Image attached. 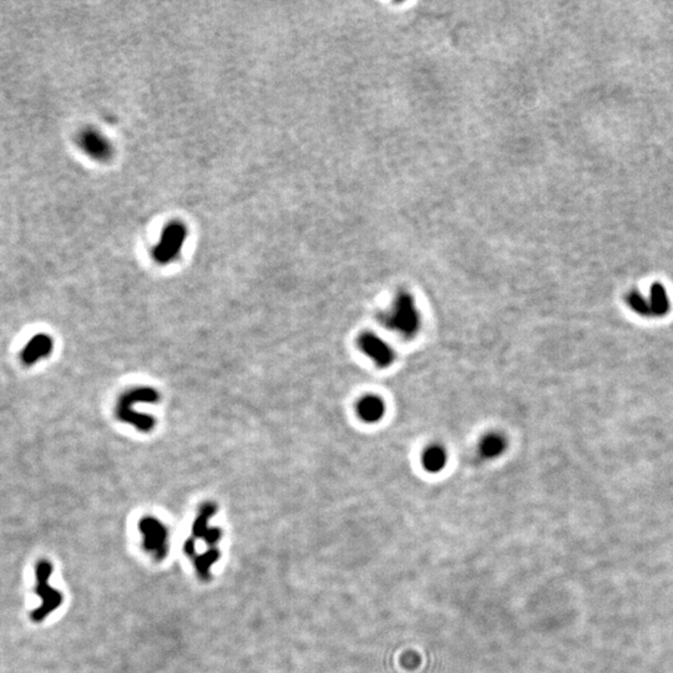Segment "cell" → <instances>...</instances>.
Returning a JSON list of instances; mask_svg holds the SVG:
<instances>
[{"label":"cell","instance_id":"6da1fadb","mask_svg":"<svg viewBox=\"0 0 673 673\" xmlns=\"http://www.w3.org/2000/svg\"><path fill=\"white\" fill-rule=\"evenodd\" d=\"M380 319L390 331L396 332L404 338H413L419 332V311L413 297L407 292L396 295L392 308Z\"/></svg>","mask_w":673,"mask_h":673},{"label":"cell","instance_id":"ba28073f","mask_svg":"<svg viewBox=\"0 0 673 673\" xmlns=\"http://www.w3.org/2000/svg\"><path fill=\"white\" fill-rule=\"evenodd\" d=\"M448 463V453L445 448L439 444H433L431 447L426 449V451L421 455V464L426 472H440L444 467H447Z\"/></svg>","mask_w":673,"mask_h":673},{"label":"cell","instance_id":"52a82bcc","mask_svg":"<svg viewBox=\"0 0 673 673\" xmlns=\"http://www.w3.org/2000/svg\"><path fill=\"white\" fill-rule=\"evenodd\" d=\"M357 413L360 419L369 424L378 423L385 414V403L380 396H366L357 404Z\"/></svg>","mask_w":673,"mask_h":673},{"label":"cell","instance_id":"277c9868","mask_svg":"<svg viewBox=\"0 0 673 673\" xmlns=\"http://www.w3.org/2000/svg\"><path fill=\"white\" fill-rule=\"evenodd\" d=\"M140 530L144 535V545L156 557H164L167 550V532L165 526L154 518H144L140 523Z\"/></svg>","mask_w":673,"mask_h":673},{"label":"cell","instance_id":"7a4b0ae2","mask_svg":"<svg viewBox=\"0 0 673 673\" xmlns=\"http://www.w3.org/2000/svg\"><path fill=\"white\" fill-rule=\"evenodd\" d=\"M159 401V392L154 388L140 387L136 389L129 390L120 398L116 407V415L118 419L136 426L139 431H151L156 424L154 418L148 414L136 413L135 410H132V407L137 403L150 404V403H157Z\"/></svg>","mask_w":673,"mask_h":673},{"label":"cell","instance_id":"7c38bea8","mask_svg":"<svg viewBox=\"0 0 673 673\" xmlns=\"http://www.w3.org/2000/svg\"><path fill=\"white\" fill-rule=\"evenodd\" d=\"M627 303L631 307L632 311L640 314V316H644V317L652 316L650 302L646 301L638 292H631L630 295H627Z\"/></svg>","mask_w":673,"mask_h":673},{"label":"cell","instance_id":"3957f363","mask_svg":"<svg viewBox=\"0 0 673 673\" xmlns=\"http://www.w3.org/2000/svg\"><path fill=\"white\" fill-rule=\"evenodd\" d=\"M358 344L362 352L380 368H387L396 360V353L393 348L374 333H363L358 339Z\"/></svg>","mask_w":673,"mask_h":673},{"label":"cell","instance_id":"30bf717a","mask_svg":"<svg viewBox=\"0 0 673 673\" xmlns=\"http://www.w3.org/2000/svg\"><path fill=\"white\" fill-rule=\"evenodd\" d=\"M79 142L84 151L95 159H104L109 153L107 141L94 131H84L79 137Z\"/></svg>","mask_w":673,"mask_h":673},{"label":"cell","instance_id":"5b68a950","mask_svg":"<svg viewBox=\"0 0 673 673\" xmlns=\"http://www.w3.org/2000/svg\"><path fill=\"white\" fill-rule=\"evenodd\" d=\"M53 352V341L47 334L33 336L22 352V362L25 366H34Z\"/></svg>","mask_w":673,"mask_h":673},{"label":"cell","instance_id":"8fae6325","mask_svg":"<svg viewBox=\"0 0 673 673\" xmlns=\"http://www.w3.org/2000/svg\"><path fill=\"white\" fill-rule=\"evenodd\" d=\"M650 307L651 312L653 316H663L668 312L670 308V301H668L667 293L665 287L660 284H652L650 292Z\"/></svg>","mask_w":673,"mask_h":673},{"label":"cell","instance_id":"8992f818","mask_svg":"<svg viewBox=\"0 0 673 673\" xmlns=\"http://www.w3.org/2000/svg\"><path fill=\"white\" fill-rule=\"evenodd\" d=\"M183 242V230L172 229V230L166 231L162 237V241L155 251V260L159 261L161 263L171 261L178 254Z\"/></svg>","mask_w":673,"mask_h":673},{"label":"cell","instance_id":"9c48e42d","mask_svg":"<svg viewBox=\"0 0 673 673\" xmlns=\"http://www.w3.org/2000/svg\"><path fill=\"white\" fill-rule=\"evenodd\" d=\"M506 438L500 433L486 434L479 444V451L485 459H496L506 450Z\"/></svg>","mask_w":673,"mask_h":673}]
</instances>
